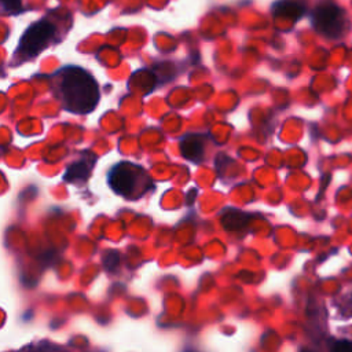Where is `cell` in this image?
Returning a JSON list of instances; mask_svg holds the SVG:
<instances>
[{
    "mask_svg": "<svg viewBox=\"0 0 352 352\" xmlns=\"http://www.w3.org/2000/svg\"><path fill=\"white\" fill-rule=\"evenodd\" d=\"M110 188L126 199H139L153 188V180L147 170L135 162L121 161L113 165L107 173Z\"/></svg>",
    "mask_w": 352,
    "mask_h": 352,
    "instance_id": "obj_2",
    "label": "cell"
},
{
    "mask_svg": "<svg viewBox=\"0 0 352 352\" xmlns=\"http://www.w3.org/2000/svg\"><path fill=\"white\" fill-rule=\"evenodd\" d=\"M3 12L10 15H16L22 11V0H0Z\"/></svg>",
    "mask_w": 352,
    "mask_h": 352,
    "instance_id": "obj_9",
    "label": "cell"
},
{
    "mask_svg": "<svg viewBox=\"0 0 352 352\" xmlns=\"http://www.w3.org/2000/svg\"><path fill=\"white\" fill-rule=\"evenodd\" d=\"M56 98L63 109L74 114H88L99 102V85L95 77L80 66H65L55 74Z\"/></svg>",
    "mask_w": 352,
    "mask_h": 352,
    "instance_id": "obj_1",
    "label": "cell"
},
{
    "mask_svg": "<svg viewBox=\"0 0 352 352\" xmlns=\"http://www.w3.org/2000/svg\"><path fill=\"white\" fill-rule=\"evenodd\" d=\"M55 33V25L47 18H41L33 22L21 36L19 44L15 51V56H19L21 60H28L30 58L37 56L54 41Z\"/></svg>",
    "mask_w": 352,
    "mask_h": 352,
    "instance_id": "obj_4",
    "label": "cell"
},
{
    "mask_svg": "<svg viewBox=\"0 0 352 352\" xmlns=\"http://www.w3.org/2000/svg\"><path fill=\"white\" fill-rule=\"evenodd\" d=\"M95 162H96V155L92 151H82L81 157L66 168V173L63 179L69 183H76V182L84 183L91 176Z\"/></svg>",
    "mask_w": 352,
    "mask_h": 352,
    "instance_id": "obj_5",
    "label": "cell"
},
{
    "mask_svg": "<svg viewBox=\"0 0 352 352\" xmlns=\"http://www.w3.org/2000/svg\"><path fill=\"white\" fill-rule=\"evenodd\" d=\"M25 352H65L60 346L58 345H54L48 341H43V342H38V344H32Z\"/></svg>",
    "mask_w": 352,
    "mask_h": 352,
    "instance_id": "obj_8",
    "label": "cell"
},
{
    "mask_svg": "<svg viewBox=\"0 0 352 352\" xmlns=\"http://www.w3.org/2000/svg\"><path fill=\"white\" fill-rule=\"evenodd\" d=\"M205 138L199 135H186L180 142V151L184 158L198 162L204 158Z\"/></svg>",
    "mask_w": 352,
    "mask_h": 352,
    "instance_id": "obj_6",
    "label": "cell"
},
{
    "mask_svg": "<svg viewBox=\"0 0 352 352\" xmlns=\"http://www.w3.org/2000/svg\"><path fill=\"white\" fill-rule=\"evenodd\" d=\"M301 352H314V351H309V349H304V351H301Z\"/></svg>",
    "mask_w": 352,
    "mask_h": 352,
    "instance_id": "obj_11",
    "label": "cell"
},
{
    "mask_svg": "<svg viewBox=\"0 0 352 352\" xmlns=\"http://www.w3.org/2000/svg\"><path fill=\"white\" fill-rule=\"evenodd\" d=\"M330 352H352V341L349 340L333 341Z\"/></svg>",
    "mask_w": 352,
    "mask_h": 352,
    "instance_id": "obj_10",
    "label": "cell"
},
{
    "mask_svg": "<svg viewBox=\"0 0 352 352\" xmlns=\"http://www.w3.org/2000/svg\"><path fill=\"white\" fill-rule=\"evenodd\" d=\"M188 352H194V351H188Z\"/></svg>",
    "mask_w": 352,
    "mask_h": 352,
    "instance_id": "obj_12",
    "label": "cell"
},
{
    "mask_svg": "<svg viewBox=\"0 0 352 352\" xmlns=\"http://www.w3.org/2000/svg\"><path fill=\"white\" fill-rule=\"evenodd\" d=\"M272 12L275 16H283L297 21L304 15L305 6L300 0H279L274 3Z\"/></svg>",
    "mask_w": 352,
    "mask_h": 352,
    "instance_id": "obj_7",
    "label": "cell"
},
{
    "mask_svg": "<svg viewBox=\"0 0 352 352\" xmlns=\"http://www.w3.org/2000/svg\"><path fill=\"white\" fill-rule=\"evenodd\" d=\"M311 22L318 33L336 40L342 38L349 26L346 11L330 0H324L314 8Z\"/></svg>",
    "mask_w": 352,
    "mask_h": 352,
    "instance_id": "obj_3",
    "label": "cell"
}]
</instances>
